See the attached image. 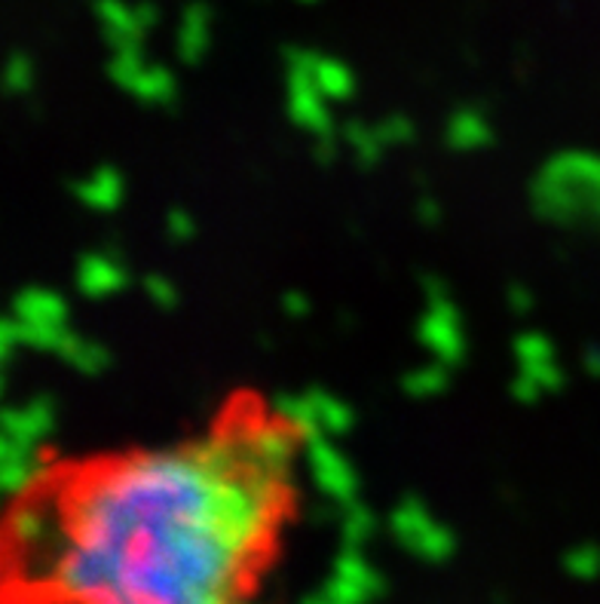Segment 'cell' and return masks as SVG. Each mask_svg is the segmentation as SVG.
<instances>
[{"label": "cell", "mask_w": 600, "mask_h": 604, "mask_svg": "<svg viewBox=\"0 0 600 604\" xmlns=\"http://www.w3.org/2000/svg\"><path fill=\"white\" fill-rule=\"evenodd\" d=\"M325 595L332 598L334 604H362L368 598V592L356 586V583H349L344 577H334L328 586H325Z\"/></svg>", "instance_id": "3957f363"}, {"label": "cell", "mask_w": 600, "mask_h": 604, "mask_svg": "<svg viewBox=\"0 0 600 604\" xmlns=\"http://www.w3.org/2000/svg\"><path fill=\"white\" fill-rule=\"evenodd\" d=\"M288 445L264 426L83 470L10 534L52 604H236L267 550Z\"/></svg>", "instance_id": "6da1fadb"}, {"label": "cell", "mask_w": 600, "mask_h": 604, "mask_svg": "<svg viewBox=\"0 0 600 604\" xmlns=\"http://www.w3.org/2000/svg\"><path fill=\"white\" fill-rule=\"evenodd\" d=\"M570 571H573V574H579V577H591V574L598 571V555L588 553V550H582V553H573L570 555Z\"/></svg>", "instance_id": "277c9868"}, {"label": "cell", "mask_w": 600, "mask_h": 604, "mask_svg": "<svg viewBox=\"0 0 600 604\" xmlns=\"http://www.w3.org/2000/svg\"><path fill=\"white\" fill-rule=\"evenodd\" d=\"M337 577L356 583V586H362L368 595H377V592H380V580H377V574H374L362 558H356V555H344V558L337 562Z\"/></svg>", "instance_id": "7a4b0ae2"}, {"label": "cell", "mask_w": 600, "mask_h": 604, "mask_svg": "<svg viewBox=\"0 0 600 604\" xmlns=\"http://www.w3.org/2000/svg\"><path fill=\"white\" fill-rule=\"evenodd\" d=\"M301 604H334V602L328 598V595H307Z\"/></svg>", "instance_id": "5b68a950"}]
</instances>
